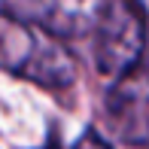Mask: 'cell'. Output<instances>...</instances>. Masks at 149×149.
Instances as JSON below:
<instances>
[{
    "instance_id": "1",
    "label": "cell",
    "mask_w": 149,
    "mask_h": 149,
    "mask_svg": "<svg viewBox=\"0 0 149 149\" xmlns=\"http://www.w3.org/2000/svg\"><path fill=\"white\" fill-rule=\"evenodd\" d=\"M0 67L43 88L61 91L76 79V61L58 33L0 6Z\"/></svg>"
},
{
    "instance_id": "5",
    "label": "cell",
    "mask_w": 149,
    "mask_h": 149,
    "mask_svg": "<svg viewBox=\"0 0 149 149\" xmlns=\"http://www.w3.org/2000/svg\"><path fill=\"white\" fill-rule=\"evenodd\" d=\"M73 149H113V146L107 143V140L100 137L97 131H85L82 137L76 140V146H73Z\"/></svg>"
},
{
    "instance_id": "3",
    "label": "cell",
    "mask_w": 149,
    "mask_h": 149,
    "mask_svg": "<svg viewBox=\"0 0 149 149\" xmlns=\"http://www.w3.org/2000/svg\"><path fill=\"white\" fill-rule=\"evenodd\" d=\"M107 116L128 146H149V52L116 76L107 94Z\"/></svg>"
},
{
    "instance_id": "6",
    "label": "cell",
    "mask_w": 149,
    "mask_h": 149,
    "mask_svg": "<svg viewBox=\"0 0 149 149\" xmlns=\"http://www.w3.org/2000/svg\"><path fill=\"white\" fill-rule=\"evenodd\" d=\"M40 149H61V140H58V134H52V137L46 140V143L40 146Z\"/></svg>"
},
{
    "instance_id": "4",
    "label": "cell",
    "mask_w": 149,
    "mask_h": 149,
    "mask_svg": "<svg viewBox=\"0 0 149 149\" xmlns=\"http://www.w3.org/2000/svg\"><path fill=\"white\" fill-rule=\"evenodd\" d=\"M107 0H33L37 18L43 28H49L58 37L82 33L97 24Z\"/></svg>"
},
{
    "instance_id": "2",
    "label": "cell",
    "mask_w": 149,
    "mask_h": 149,
    "mask_svg": "<svg viewBox=\"0 0 149 149\" xmlns=\"http://www.w3.org/2000/svg\"><path fill=\"white\" fill-rule=\"evenodd\" d=\"M146 55V9L140 0H107L94 24V64L104 76H122Z\"/></svg>"
}]
</instances>
